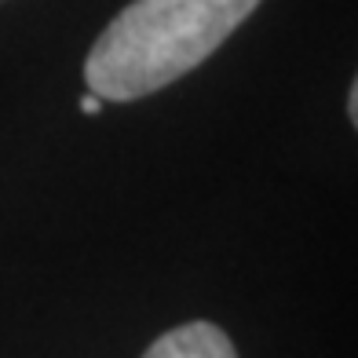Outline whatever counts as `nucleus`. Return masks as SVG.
I'll list each match as a JSON object with an SVG mask.
<instances>
[{
    "label": "nucleus",
    "instance_id": "7ed1b4c3",
    "mask_svg": "<svg viewBox=\"0 0 358 358\" xmlns=\"http://www.w3.org/2000/svg\"><path fill=\"white\" fill-rule=\"evenodd\" d=\"M80 110H85V113H88V117H95V113H99V110H103V99H95V95L88 92V95H85V99H80Z\"/></svg>",
    "mask_w": 358,
    "mask_h": 358
},
{
    "label": "nucleus",
    "instance_id": "f03ea898",
    "mask_svg": "<svg viewBox=\"0 0 358 358\" xmlns=\"http://www.w3.org/2000/svg\"><path fill=\"white\" fill-rule=\"evenodd\" d=\"M143 358H238V351L216 322H187L157 336Z\"/></svg>",
    "mask_w": 358,
    "mask_h": 358
},
{
    "label": "nucleus",
    "instance_id": "f257e3e1",
    "mask_svg": "<svg viewBox=\"0 0 358 358\" xmlns=\"http://www.w3.org/2000/svg\"><path fill=\"white\" fill-rule=\"evenodd\" d=\"M259 8V0H132L92 44L88 92L103 103H132L216 52Z\"/></svg>",
    "mask_w": 358,
    "mask_h": 358
}]
</instances>
